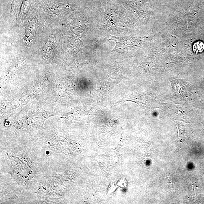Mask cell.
Instances as JSON below:
<instances>
[{"mask_svg":"<svg viewBox=\"0 0 204 204\" xmlns=\"http://www.w3.org/2000/svg\"><path fill=\"white\" fill-rule=\"evenodd\" d=\"M204 49V45L202 42L199 41L194 44L193 50L194 52L198 53L202 52Z\"/></svg>","mask_w":204,"mask_h":204,"instance_id":"1","label":"cell"}]
</instances>
